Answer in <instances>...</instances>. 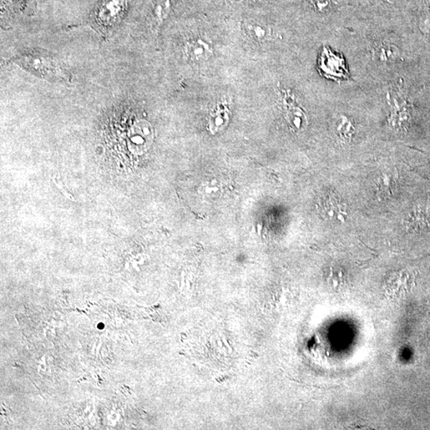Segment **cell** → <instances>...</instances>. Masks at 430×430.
I'll list each match as a JSON object with an SVG mask.
<instances>
[{"label":"cell","instance_id":"obj_1","mask_svg":"<svg viewBox=\"0 0 430 430\" xmlns=\"http://www.w3.org/2000/svg\"><path fill=\"white\" fill-rule=\"evenodd\" d=\"M13 62L38 77L53 82L69 80V74L56 58L42 52H30L14 58Z\"/></svg>","mask_w":430,"mask_h":430},{"label":"cell","instance_id":"obj_2","mask_svg":"<svg viewBox=\"0 0 430 430\" xmlns=\"http://www.w3.org/2000/svg\"><path fill=\"white\" fill-rule=\"evenodd\" d=\"M394 41V37L379 35L367 39V54L374 67L387 74L393 72L396 74V67L403 58L400 47Z\"/></svg>","mask_w":430,"mask_h":430},{"label":"cell","instance_id":"obj_3","mask_svg":"<svg viewBox=\"0 0 430 430\" xmlns=\"http://www.w3.org/2000/svg\"><path fill=\"white\" fill-rule=\"evenodd\" d=\"M318 68L323 77L336 82L350 80L351 73L349 72L347 61L343 54L332 47H323L318 61Z\"/></svg>","mask_w":430,"mask_h":430},{"label":"cell","instance_id":"obj_4","mask_svg":"<svg viewBox=\"0 0 430 430\" xmlns=\"http://www.w3.org/2000/svg\"><path fill=\"white\" fill-rule=\"evenodd\" d=\"M286 118L288 125L293 131H301L308 126L307 115L303 109L297 105L288 106Z\"/></svg>","mask_w":430,"mask_h":430},{"label":"cell","instance_id":"obj_5","mask_svg":"<svg viewBox=\"0 0 430 430\" xmlns=\"http://www.w3.org/2000/svg\"><path fill=\"white\" fill-rule=\"evenodd\" d=\"M229 121V111L225 107H219L210 116L208 128L211 133H217L226 127Z\"/></svg>","mask_w":430,"mask_h":430},{"label":"cell","instance_id":"obj_6","mask_svg":"<svg viewBox=\"0 0 430 430\" xmlns=\"http://www.w3.org/2000/svg\"><path fill=\"white\" fill-rule=\"evenodd\" d=\"M245 30L248 36L255 42H266L270 37V29L255 21L247 22L245 25Z\"/></svg>","mask_w":430,"mask_h":430},{"label":"cell","instance_id":"obj_7","mask_svg":"<svg viewBox=\"0 0 430 430\" xmlns=\"http://www.w3.org/2000/svg\"><path fill=\"white\" fill-rule=\"evenodd\" d=\"M186 50L189 57L196 61L206 59L211 54L209 44L202 41L201 39H196L189 43Z\"/></svg>","mask_w":430,"mask_h":430},{"label":"cell","instance_id":"obj_8","mask_svg":"<svg viewBox=\"0 0 430 430\" xmlns=\"http://www.w3.org/2000/svg\"><path fill=\"white\" fill-rule=\"evenodd\" d=\"M336 130L342 140H350L354 133V125L347 116L342 115L336 120Z\"/></svg>","mask_w":430,"mask_h":430},{"label":"cell","instance_id":"obj_9","mask_svg":"<svg viewBox=\"0 0 430 430\" xmlns=\"http://www.w3.org/2000/svg\"><path fill=\"white\" fill-rule=\"evenodd\" d=\"M312 2L319 12H323L330 11L335 0H312Z\"/></svg>","mask_w":430,"mask_h":430},{"label":"cell","instance_id":"obj_10","mask_svg":"<svg viewBox=\"0 0 430 430\" xmlns=\"http://www.w3.org/2000/svg\"><path fill=\"white\" fill-rule=\"evenodd\" d=\"M53 180H54V182L55 184H56V185H57V186L58 187V189H59L61 191H62L63 194L65 197H67V198H69V200H74V197H72V195H70V194L69 193V192L67 191V190H65V187H64V186H63V185L62 181H61L60 180H57V177H56V176H54V177H53Z\"/></svg>","mask_w":430,"mask_h":430},{"label":"cell","instance_id":"obj_11","mask_svg":"<svg viewBox=\"0 0 430 430\" xmlns=\"http://www.w3.org/2000/svg\"><path fill=\"white\" fill-rule=\"evenodd\" d=\"M420 28L426 34H430V13L428 17L423 19V21L420 24Z\"/></svg>","mask_w":430,"mask_h":430},{"label":"cell","instance_id":"obj_12","mask_svg":"<svg viewBox=\"0 0 430 430\" xmlns=\"http://www.w3.org/2000/svg\"><path fill=\"white\" fill-rule=\"evenodd\" d=\"M387 1L389 3H394V2H396V0H387Z\"/></svg>","mask_w":430,"mask_h":430}]
</instances>
